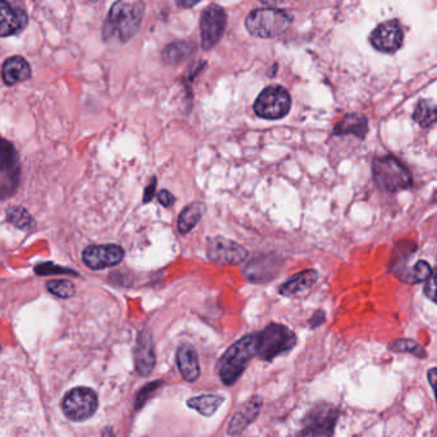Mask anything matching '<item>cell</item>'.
<instances>
[{"mask_svg": "<svg viewBox=\"0 0 437 437\" xmlns=\"http://www.w3.org/2000/svg\"><path fill=\"white\" fill-rule=\"evenodd\" d=\"M143 12L145 6L141 0L135 3L117 0L104 24V40H118L120 42L131 40L140 28Z\"/></svg>", "mask_w": 437, "mask_h": 437, "instance_id": "6da1fadb", "label": "cell"}, {"mask_svg": "<svg viewBox=\"0 0 437 437\" xmlns=\"http://www.w3.org/2000/svg\"><path fill=\"white\" fill-rule=\"evenodd\" d=\"M257 335L249 334L234 343L217 362V371L222 381L231 386L238 381L249 361L257 356Z\"/></svg>", "mask_w": 437, "mask_h": 437, "instance_id": "7a4b0ae2", "label": "cell"}, {"mask_svg": "<svg viewBox=\"0 0 437 437\" xmlns=\"http://www.w3.org/2000/svg\"><path fill=\"white\" fill-rule=\"evenodd\" d=\"M290 24L292 17L281 9H256L246 18L247 31L261 39L279 38Z\"/></svg>", "mask_w": 437, "mask_h": 437, "instance_id": "3957f363", "label": "cell"}, {"mask_svg": "<svg viewBox=\"0 0 437 437\" xmlns=\"http://www.w3.org/2000/svg\"><path fill=\"white\" fill-rule=\"evenodd\" d=\"M257 335V357L270 362L274 358L293 349L297 336L286 326L270 324Z\"/></svg>", "mask_w": 437, "mask_h": 437, "instance_id": "277c9868", "label": "cell"}, {"mask_svg": "<svg viewBox=\"0 0 437 437\" xmlns=\"http://www.w3.org/2000/svg\"><path fill=\"white\" fill-rule=\"evenodd\" d=\"M372 172L374 182L382 191L406 190L413 184L411 172L399 160L391 156L374 159Z\"/></svg>", "mask_w": 437, "mask_h": 437, "instance_id": "5b68a950", "label": "cell"}, {"mask_svg": "<svg viewBox=\"0 0 437 437\" xmlns=\"http://www.w3.org/2000/svg\"><path fill=\"white\" fill-rule=\"evenodd\" d=\"M21 178L19 156L15 146L0 135V201L16 193Z\"/></svg>", "mask_w": 437, "mask_h": 437, "instance_id": "8992f818", "label": "cell"}, {"mask_svg": "<svg viewBox=\"0 0 437 437\" xmlns=\"http://www.w3.org/2000/svg\"><path fill=\"white\" fill-rule=\"evenodd\" d=\"M292 99L286 88L274 85L263 88L254 101V113L263 119L277 120L284 118L290 112Z\"/></svg>", "mask_w": 437, "mask_h": 437, "instance_id": "52a82bcc", "label": "cell"}, {"mask_svg": "<svg viewBox=\"0 0 437 437\" xmlns=\"http://www.w3.org/2000/svg\"><path fill=\"white\" fill-rule=\"evenodd\" d=\"M339 412L334 406L318 403L303 420V429L298 437H333Z\"/></svg>", "mask_w": 437, "mask_h": 437, "instance_id": "ba28073f", "label": "cell"}, {"mask_svg": "<svg viewBox=\"0 0 437 437\" xmlns=\"http://www.w3.org/2000/svg\"><path fill=\"white\" fill-rule=\"evenodd\" d=\"M99 400L94 390L88 388H76L67 393L64 397L62 408L63 412L72 421H86L95 414Z\"/></svg>", "mask_w": 437, "mask_h": 437, "instance_id": "9c48e42d", "label": "cell"}, {"mask_svg": "<svg viewBox=\"0 0 437 437\" xmlns=\"http://www.w3.org/2000/svg\"><path fill=\"white\" fill-rule=\"evenodd\" d=\"M201 40L202 48L210 50L222 40L226 28V13L222 7L211 4L201 16Z\"/></svg>", "mask_w": 437, "mask_h": 437, "instance_id": "30bf717a", "label": "cell"}, {"mask_svg": "<svg viewBox=\"0 0 437 437\" xmlns=\"http://www.w3.org/2000/svg\"><path fill=\"white\" fill-rule=\"evenodd\" d=\"M248 256L246 248L224 237L207 239V257L219 265H238Z\"/></svg>", "mask_w": 437, "mask_h": 437, "instance_id": "8fae6325", "label": "cell"}, {"mask_svg": "<svg viewBox=\"0 0 437 437\" xmlns=\"http://www.w3.org/2000/svg\"><path fill=\"white\" fill-rule=\"evenodd\" d=\"M124 249L118 245L88 246L82 252L83 263L92 270L117 266L124 258Z\"/></svg>", "mask_w": 437, "mask_h": 437, "instance_id": "7c38bea8", "label": "cell"}, {"mask_svg": "<svg viewBox=\"0 0 437 437\" xmlns=\"http://www.w3.org/2000/svg\"><path fill=\"white\" fill-rule=\"evenodd\" d=\"M283 260L275 254H257L245 267V275L251 283H266L278 277Z\"/></svg>", "mask_w": 437, "mask_h": 437, "instance_id": "4fadbf2b", "label": "cell"}, {"mask_svg": "<svg viewBox=\"0 0 437 437\" xmlns=\"http://www.w3.org/2000/svg\"><path fill=\"white\" fill-rule=\"evenodd\" d=\"M403 30L395 21L381 24L371 35V44L384 53H393L403 44Z\"/></svg>", "mask_w": 437, "mask_h": 437, "instance_id": "5bb4252c", "label": "cell"}, {"mask_svg": "<svg viewBox=\"0 0 437 437\" xmlns=\"http://www.w3.org/2000/svg\"><path fill=\"white\" fill-rule=\"evenodd\" d=\"M135 371L141 376H149L156 363L151 331L143 329L137 336L135 349Z\"/></svg>", "mask_w": 437, "mask_h": 437, "instance_id": "9a60e30c", "label": "cell"}, {"mask_svg": "<svg viewBox=\"0 0 437 437\" xmlns=\"http://www.w3.org/2000/svg\"><path fill=\"white\" fill-rule=\"evenodd\" d=\"M27 24L28 17L24 10L12 7L7 0H0V38L24 31Z\"/></svg>", "mask_w": 437, "mask_h": 437, "instance_id": "2e32d148", "label": "cell"}, {"mask_svg": "<svg viewBox=\"0 0 437 437\" xmlns=\"http://www.w3.org/2000/svg\"><path fill=\"white\" fill-rule=\"evenodd\" d=\"M261 406H263V399L260 397H254L251 400H248L246 404L233 415L229 427H228V432L233 436L243 432L257 418V415L261 411Z\"/></svg>", "mask_w": 437, "mask_h": 437, "instance_id": "e0dca14e", "label": "cell"}, {"mask_svg": "<svg viewBox=\"0 0 437 437\" xmlns=\"http://www.w3.org/2000/svg\"><path fill=\"white\" fill-rule=\"evenodd\" d=\"M176 366L185 381L195 382L199 379V357L190 344H183L176 350Z\"/></svg>", "mask_w": 437, "mask_h": 437, "instance_id": "ac0fdd59", "label": "cell"}, {"mask_svg": "<svg viewBox=\"0 0 437 437\" xmlns=\"http://www.w3.org/2000/svg\"><path fill=\"white\" fill-rule=\"evenodd\" d=\"M318 271L313 269H306L288 279L283 286L279 288V293L284 297L297 295L310 289L318 281Z\"/></svg>", "mask_w": 437, "mask_h": 437, "instance_id": "d6986e66", "label": "cell"}, {"mask_svg": "<svg viewBox=\"0 0 437 437\" xmlns=\"http://www.w3.org/2000/svg\"><path fill=\"white\" fill-rule=\"evenodd\" d=\"M31 77V67L22 56H12L3 65V80L6 85L13 86Z\"/></svg>", "mask_w": 437, "mask_h": 437, "instance_id": "ffe728a7", "label": "cell"}, {"mask_svg": "<svg viewBox=\"0 0 437 437\" xmlns=\"http://www.w3.org/2000/svg\"><path fill=\"white\" fill-rule=\"evenodd\" d=\"M366 117L359 114H348L334 128L335 135H354L365 138L367 133Z\"/></svg>", "mask_w": 437, "mask_h": 437, "instance_id": "44dd1931", "label": "cell"}, {"mask_svg": "<svg viewBox=\"0 0 437 437\" xmlns=\"http://www.w3.org/2000/svg\"><path fill=\"white\" fill-rule=\"evenodd\" d=\"M205 205L202 202H192L184 207L176 222V229L181 234H187L199 224L201 217L205 214Z\"/></svg>", "mask_w": 437, "mask_h": 437, "instance_id": "7402d4cb", "label": "cell"}, {"mask_svg": "<svg viewBox=\"0 0 437 437\" xmlns=\"http://www.w3.org/2000/svg\"><path fill=\"white\" fill-rule=\"evenodd\" d=\"M223 403L224 397L219 395H199L190 399L187 406L197 411L201 415L211 417Z\"/></svg>", "mask_w": 437, "mask_h": 437, "instance_id": "603a6c76", "label": "cell"}, {"mask_svg": "<svg viewBox=\"0 0 437 437\" xmlns=\"http://www.w3.org/2000/svg\"><path fill=\"white\" fill-rule=\"evenodd\" d=\"M193 53V45L187 41H178L167 45L163 51V59L167 63L175 64L188 59Z\"/></svg>", "mask_w": 437, "mask_h": 437, "instance_id": "cb8c5ba5", "label": "cell"}, {"mask_svg": "<svg viewBox=\"0 0 437 437\" xmlns=\"http://www.w3.org/2000/svg\"><path fill=\"white\" fill-rule=\"evenodd\" d=\"M7 219L9 223L22 231H28L35 226V220L31 214L22 206L9 207L7 210Z\"/></svg>", "mask_w": 437, "mask_h": 437, "instance_id": "d4e9b609", "label": "cell"}, {"mask_svg": "<svg viewBox=\"0 0 437 437\" xmlns=\"http://www.w3.org/2000/svg\"><path fill=\"white\" fill-rule=\"evenodd\" d=\"M413 118L421 127H431L437 123V108L427 100H422L415 108Z\"/></svg>", "mask_w": 437, "mask_h": 437, "instance_id": "484cf974", "label": "cell"}, {"mask_svg": "<svg viewBox=\"0 0 437 437\" xmlns=\"http://www.w3.org/2000/svg\"><path fill=\"white\" fill-rule=\"evenodd\" d=\"M49 292L59 298H71L76 295V286L72 283L71 280L67 279H60V280H50L47 284Z\"/></svg>", "mask_w": 437, "mask_h": 437, "instance_id": "4316f807", "label": "cell"}, {"mask_svg": "<svg viewBox=\"0 0 437 437\" xmlns=\"http://www.w3.org/2000/svg\"><path fill=\"white\" fill-rule=\"evenodd\" d=\"M390 349L395 350V352H402V353H411L415 357H426V352L422 348L421 345L411 339H400L394 342V344L390 345Z\"/></svg>", "mask_w": 437, "mask_h": 437, "instance_id": "83f0119b", "label": "cell"}, {"mask_svg": "<svg viewBox=\"0 0 437 437\" xmlns=\"http://www.w3.org/2000/svg\"><path fill=\"white\" fill-rule=\"evenodd\" d=\"M431 275V267L426 261H418L413 267L406 272V275L403 277L404 281L408 283H421L423 280H427Z\"/></svg>", "mask_w": 437, "mask_h": 437, "instance_id": "f1b7e54d", "label": "cell"}, {"mask_svg": "<svg viewBox=\"0 0 437 437\" xmlns=\"http://www.w3.org/2000/svg\"><path fill=\"white\" fill-rule=\"evenodd\" d=\"M161 384H163V381H152L150 382V384H147V385H145L142 389L140 390V393H138L137 397H135V411L141 409V408L146 404V402L149 400V397H151L152 394H154L156 390L159 389L160 386H161Z\"/></svg>", "mask_w": 437, "mask_h": 437, "instance_id": "f546056e", "label": "cell"}, {"mask_svg": "<svg viewBox=\"0 0 437 437\" xmlns=\"http://www.w3.org/2000/svg\"><path fill=\"white\" fill-rule=\"evenodd\" d=\"M36 274L39 275H53V274H73V275H79L76 271L72 270V269H67V267H60V266H56L54 263H40L36 266Z\"/></svg>", "mask_w": 437, "mask_h": 437, "instance_id": "4dcf8cb0", "label": "cell"}, {"mask_svg": "<svg viewBox=\"0 0 437 437\" xmlns=\"http://www.w3.org/2000/svg\"><path fill=\"white\" fill-rule=\"evenodd\" d=\"M426 295L431 301L437 303V270L435 272H431L429 279H427V284H426Z\"/></svg>", "mask_w": 437, "mask_h": 437, "instance_id": "1f68e13d", "label": "cell"}, {"mask_svg": "<svg viewBox=\"0 0 437 437\" xmlns=\"http://www.w3.org/2000/svg\"><path fill=\"white\" fill-rule=\"evenodd\" d=\"M156 183H158V182H156V178H155V176H152L150 183L146 185L145 192H143V202H145V204L150 202V201L154 199L155 192H156Z\"/></svg>", "mask_w": 437, "mask_h": 437, "instance_id": "d6a6232c", "label": "cell"}, {"mask_svg": "<svg viewBox=\"0 0 437 437\" xmlns=\"http://www.w3.org/2000/svg\"><path fill=\"white\" fill-rule=\"evenodd\" d=\"M158 201L164 207H172L175 204V197L170 192L163 190L158 193Z\"/></svg>", "mask_w": 437, "mask_h": 437, "instance_id": "836d02e7", "label": "cell"}, {"mask_svg": "<svg viewBox=\"0 0 437 437\" xmlns=\"http://www.w3.org/2000/svg\"><path fill=\"white\" fill-rule=\"evenodd\" d=\"M427 379H429V385L432 386V389L435 391V397L437 400V368H431L427 372Z\"/></svg>", "mask_w": 437, "mask_h": 437, "instance_id": "e575fe53", "label": "cell"}, {"mask_svg": "<svg viewBox=\"0 0 437 437\" xmlns=\"http://www.w3.org/2000/svg\"><path fill=\"white\" fill-rule=\"evenodd\" d=\"M324 321H325V313L322 312V311H318L315 315H313V318H311L310 324L313 329L315 327H318V326L321 325V324H324Z\"/></svg>", "mask_w": 437, "mask_h": 437, "instance_id": "d590c367", "label": "cell"}, {"mask_svg": "<svg viewBox=\"0 0 437 437\" xmlns=\"http://www.w3.org/2000/svg\"><path fill=\"white\" fill-rule=\"evenodd\" d=\"M175 1L182 8H192L193 6H196L201 0H175Z\"/></svg>", "mask_w": 437, "mask_h": 437, "instance_id": "8d00e7d4", "label": "cell"}, {"mask_svg": "<svg viewBox=\"0 0 437 437\" xmlns=\"http://www.w3.org/2000/svg\"><path fill=\"white\" fill-rule=\"evenodd\" d=\"M284 0H261V3L265 6H269V7H274V6H278L280 3H283Z\"/></svg>", "mask_w": 437, "mask_h": 437, "instance_id": "74e56055", "label": "cell"}, {"mask_svg": "<svg viewBox=\"0 0 437 437\" xmlns=\"http://www.w3.org/2000/svg\"><path fill=\"white\" fill-rule=\"evenodd\" d=\"M104 435H105V437H114V435H113V431L110 429H105Z\"/></svg>", "mask_w": 437, "mask_h": 437, "instance_id": "f35d334b", "label": "cell"}, {"mask_svg": "<svg viewBox=\"0 0 437 437\" xmlns=\"http://www.w3.org/2000/svg\"><path fill=\"white\" fill-rule=\"evenodd\" d=\"M434 201H435V202H437V192L436 193H435V196H434Z\"/></svg>", "mask_w": 437, "mask_h": 437, "instance_id": "ab89813d", "label": "cell"}, {"mask_svg": "<svg viewBox=\"0 0 437 437\" xmlns=\"http://www.w3.org/2000/svg\"><path fill=\"white\" fill-rule=\"evenodd\" d=\"M91 1H97V0H91Z\"/></svg>", "mask_w": 437, "mask_h": 437, "instance_id": "60d3db41", "label": "cell"}, {"mask_svg": "<svg viewBox=\"0 0 437 437\" xmlns=\"http://www.w3.org/2000/svg\"><path fill=\"white\" fill-rule=\"evenodd\" d=\"M0 349H1V345H0Z\"/></svg>", "mask_w": 437, "mask_h": 437, "instance_id": "b9f144b4", "label": "cell"}]
</instances>
